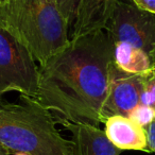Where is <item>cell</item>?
<instances>
[{"instance_id":"6da1fadb","label":"cell","mask_w":155,"mask_h":155,"mask_svg":"<svg viewBox=\"0 0 155 155\" xmlns=\"http://www.w3.org/2000/svg\"><path fill=\"white\" fill-rule=\"evenodd\" d=\"M113 64L114 43L106 30L70 39L39 66L37 100L56 120L98 127Z\"/></svg>"},{"instance_id":"7a4b0ae2","label":"cell","mask_w":155,"mask_h":155,"mask_svg":"<svg viewBox=\"0 0 155 155\" xmlns=\"http://www.w3.org/2000/svg\"><path fill=\"white\" fill-rule=\"evenodd\" d=\"M0 26L43 66L69 43V24L54 0H2Z\"/></svg>"},{"instance_id":"3957f363","label":"cell","mask_w":155,"mask_h":155,"mask_svg":"<svg viewBox=\"0 0 155 155\" xmlns=\"http://www.w3.org/2000/svg\"><path fill=\"white\" fill-rule=\"evenodd\" d=\"M50 110L34 98L0 102V147L29 155H73L71 140L62 136Z\"/></svg>"},{"instance_id":"277c9868","label":"cell","mask_w":155,"mask_h":155,"mask_svg":"<svg viewBox=\"0 0 155 155\" xmlns=\"http://www.w3.org/2000/svg\"><path fill=\"white\" fill-rule=\"evenodd\" d=\"M39 67L28 49L0 26V97L9 91L38 98Z\"/></svg>"},{"instance_id":"5b68a950","label":"cell","mask_w":155,"mask_h":155,"mask_svg":"<svg viewBox=\"0 0 155 155\" xmlns=\"http://www.w3.org/2000/svg\"><path fill=\"white\" fill-rule=\"evenodd\" d=\"M105 30L114 44H129L152 58L155 49V14L119 0Z\"/></svg>"},{"instance_id":"8992f818","label":"cell","mask_w":155,"mask_h":155,"mask_svg":"<svg viewBox=\"0 0 155 155\" xmlns=\"http://www.w3.org/2000/svg\"><path fill=\"white\" fill-rule=\"evenodd\" d=\"M142 85V73L124 72L114 63L110 70L107 97L101 112L102 122L117 115L129 117L132 110L140 104Z\"/></svg>"},{"instance_id":"52a82bcc","label":"cell","mask_w":155,"mask_h":155,"mask_svg":"<svg viewBox=\"0 0 155 155\" xmlns=\"http://www.w3.org/2000/svg\"><path fill=\"white\" fill-rule=\"evenodd\" d=\"M119 0H78L70 39L105 30Z\"/></svg>"},{"instance_id":"ba28073f","label":"cell","mask_w":155,"mask_h":155,"mask_svg":"<svg viewBox=\"0 0 155 155\" xmlns=\"http://www.w3.org/2000/svg\"><path fill=\"white\" fill-rule=\"evenodd\" d=\"M71 133L73 155H120L121 150L114 146L105 132L88 123H73L56 120Z\"/></svg>"},{"instance_id":"9c48e42d","label":"cell","mask_w":155,"mask_h":155,"mask_svg":"<svg viewBox=\"0 0 155 155\" xmlns=\"http://www.w3.org/2000/svg\"><path fill=\"white\" fill-rule=\"evenodd\" d=\"M106 136L116 148L150 152L146 131L142 127L125 116H112L104 121Z\"/></svg>"},{"instance_id":"30bf717a","label":"cell","mask_w":155,"mask_h":155,"mask_svg":"<svg viewBox=\"0 0 155 155\" xmlns=\"http://www.w3.org/2000/svg\"><path fill=\"white\" fill-rule=\"evenodd\" d=\"M114 63L124 72L133 74H141L152 67L148 53L125 43L114 44Z\"/></svg>"},{"instance_id":"8fae6325","label":"cell","mask_w":155,"mask_h":155,"mask_svg":"<svg viewBox=\"0 0 155 155\" xmlns=\"http://www.w3.org/2000/svg\"><path fill=\"white\" fill-rule=\"evenodd\" d=\"M142 93L140 104L151 106L155 110V64L150 70L142 73Z\"/></svg>"},{"instance_id":"7c38bea8","label":"cell","mask_w":155,"mask_h":155,"mask_svg":"<svg viewBox=\"0 0 155 155\" xmlns=\"http://www.w3.org/2000/svg\"><path fill=\"white\" fill-rule=\"evenodd\" d=\"M129 118L144 129L155 119V110L151 106L139 104L132 110Z\"/></svg>"},{"instance_id":"4fadbf2b","label":"cell","mask_w":155,"mask_h":155,"mask_svg":"<svg viewBox=\"0 0 155 155\" xmlns=\"http://www.w3.org/2000/svg\"><path fill=\"white\" fill-rule=\"evenodd\" d=\"M54 1L58 5V9L61 10L64 17L68 21L69 26H72L78 0H54Z\"/></svg>"},{"instance_id":"5bb4252c","label":"cell","mask_w":155,"mask_h":155,"mask_svg":"<svg viewBox=\"0 0 155 155\" xmlns=\"http://www.w3.org/2000/svg\"><path fill=\"white\" fill-rule=\"evenodd\" d=\"M147 135V142H148V149L150 152L155 153V119L144 127Z\"/></svg>"},{"instance_id":"9a60e30c","label":"cell","mask_w":155,"mask_h":155,"mask_svg":"<svg viewBox=\"0 0 155 155\" xmlns=\"http://www.w3.org/2000/svg\"><path fill=\"white\" fill-rule=\"evenodd\" d=\"M133 2L139 9L155 14V0H133Z\"/></svg>"},{"instance_id":"2e32d148","label":"cell","mask_w":155,"mask_h":155,"mask_svg":"<svg viewBox=\"0 0 155 155\" xmlns=\"http://www.w3.org/2000/svg\"><path fill=\"white\" fill-rule=\"evenodd\" d=\"M155 64V49H154V52L152 54V65Z\"/></svg>"},{"instance_id":"e0dca14e","label":"cell","mask_w":155,"mask_h":155,"mask_svg":"<svg viewBox=\"0 0 155 155\" xmlns=\"http://www.w3.org/2000/svg\"><path fill=\"white\" fill-rule=\"evenodd\" d=\"M5 152H8V151H5L2 147H0V154H2V153H5Z\"/></svg>"},{"instance_id":"ac0fdd59","label":"cell","mask_w":155,"mask_h":155,"mask_svg":"<svg viewBox=\"0 0 155 155\" xmlns=\"http://www.w3.org/2000/svg\"><path fill=\"white\" fill-rule=\"evenodd\" d=\"M0 155H10V153L9 152H5V153H2V154H0Z\"/></svg>"},{"instance_id":"d6986e66","label":"cell","mask_w":155,"mask_h":155,"mask_svg":"<svg viewBox=\"0 0 155 155\" xmlns=\"http://www.w3.org/2000/svg\"><path fill=\"white\" fill-rule=\"evenodd\" d=\"M1 1H2V0H0V5H1Z\"/></svg>"}]
</instances>
